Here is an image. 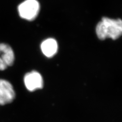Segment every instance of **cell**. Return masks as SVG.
<instances>
[{
    "instance_id": "6",
    "label": "cell",
    "mask_w": 122,
    "mask_h": 122,
    "mask_svg": "<svg viewBox=\"0 0 122 122\" xmlns=\"http://www.w3.org/2000/svg\"><path fill=\"white\" fill-rule=\"evenodd\" d=\"M41 49L42 52L46 56L51 58L54 56L58 51V43L53 38H48L41 43Z\"/></svg>"
},
{
    "instance_id": "2",
    "label": "cell",
    "mask_w": 122,
    "mask_h": 122,
    "mask_svg": "<svg viewBox=\"0 0 122 122\" xmlns=\"http://www.w3.org/2000/svg\"><path fill=\"white\" fill-rule=\"evenodd\" d=\"M40 5L37 0H25L18 7L20 16L28 20L35 19L39 12Z\"/></svg>"
},
{
    "instance_id": "4",
    "label": "cell",
    "mask_w": 122,
    "mask_h": 122,
    "mask_svg": "<svg viewBox=\"0 0 122 122\" xmlns=\"http://www.w3.org/2000/svg\"><path fill=\"white\" fill-rule=\"evenodd\" d=\"M15 59L12 48L8 44L0 43V70L12 66Z\"/></svg>"
},
{
    "instance_id": "5",
    "label": "cell",
    "mask_w": 122,
    "mask_h": 122,
    "mask_svg": "<svg viewBox=\"0 0 122 122\" xmlns=\"http://www.w3.org/2000/svg\"><path fill=\"white\" fill-rule=\"evenodd\" d=\"M24 83L26 89L30 92L42 89L43 86L42 77L39 72L35 71L29 72L25 75Z\"/></svg>"
},
{
    "instance_id": "1",
    "label": "cell",
    "mask_w": 122,
    "mask_h": 122,
    "mask_svg": "<svg viewBox=\"0 0 122 122\" xmlns=\"http://www.w3.org/2000/svg\"><path fill=\"white\" fill-rule=\"evenodd\" d=\"M96 33L99 39L104 40L111 38L113 40L118 39L122 33V22L121 19L109 18L104 17L97 24Z\"/></svg>"
},
{
    "instance_id": "3",
    "label": "cell",
    "mask_w": 122,
    "mask_h": 122,
    "mask_svg": "<svg viewBox=\"0 0 122 122\" xmlns=\"http://www.w3.org/2000/svg\"><path fill=\"white\" fill-rule=\"evenodd\" d=\"M15 97V93L11 83L7 80L0 79V105L10 103Z\"/></svg>"
}]
</instances>
